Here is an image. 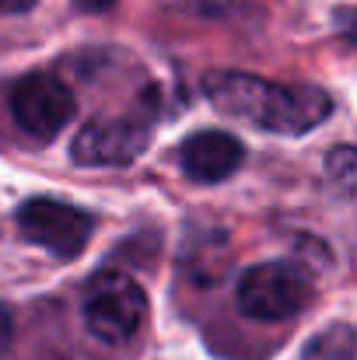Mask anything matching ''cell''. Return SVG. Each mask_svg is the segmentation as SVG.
<instances>
[{
  "label": "cell",
  "mask_w": 357,
  "mask_h": 360,
  "mask_svg": "<svg viewBox=\"0 0 357 360\" xmlns=\"http://www.w3.org/2000/svg\"><path fill=\"white\" fill-rule=\"evenodd\" d=\"M242 161H245L242 140L232 133H221V129L193 133L179 147V165L193 182H221L242 168Z\"/></svg>",
  "instance_id": "52a82bcc"
},
{
  "label": "cell",
  "mask_w": 357,
  "mask_h": 360,
  "mask_svg": "<svg viewBox=\"0 0 357 360\" xmlns=\"http://www.w3.org/2000/svg\"><path fill=\"white\" fill-rule=\"evenodd\" d=\"M308 297V276L287 262H259L238 280V308L256 322L294 319Z\"/></svg>",
  "instance_id": "3957f363"
},
{
  "label": "cell",
  "mask_w": 357,
  "mask_h": 360,
  "mask_svg": "<svg viewBox=\"0 0 357 360\" xmlns=\"http://www.w3.org/2000/svg\"><path fill=\"white\" fill-rule=\"evenodd\" d=\"M81 315L95 340L126 343L137 336V329L144 326V315H147L144 287L119 269H102L84 287Z\"/></svg>",
  "instance_id": "7a4b0ae2"
},
{
  "label": "cell",
  "mask_w": 357,
  "mask_h": 360,
  "mask_svg": "<svg viewBox=\"0 0 357 360\" xmlns=\"http://www.w3.org/2000/svg\"><path fill=\"white\" fill-rule=\"evenodd\" d=\"M39 0H0V14H25L32 11Z\"/></svg>",
  "instance_id": "30bf717a"
},
{
  "label": "cell",
  "mask_w": 357,
  "mask_h": 360,
  "mask_svg": "<svg viewBox=\"0 0 357 360\" xmlns=\"http://www.w3.org/2000/svg\"><path fill=\"white\" fill-rule=\"evenodd\" d=\"M18 228L28 241L53 252L56 259H74L84 252L95 221L81 207H70V203L49 200V196H35L18 210Z\"/></svg>",
  "instance_id": "277c9868"
},
{
  "label": "cell",
  "mask_w": 357,
  "mask_h": 360,
  "mask_svg": "<svg viewBox=\"0 0 357 360\" xmlns=\"http://www.w3.org/2000/svg\"><path fill=\"white\" fill-rule=\"evenodd\" d=\"M151 143V122L144 120H95L74 136L70 158L84 168H119L137 161Z\"/></svg>",
  "instance_id": "8992f818"
},
{
  "label": "cell",
  "mask_w": 357,
  "mask_h": 360,
  "mask_svg": "<svg viewBox=\"0 0 357 360\" xmlns=\"http://www.w3.org/2000/svg\"><path fill=\"white\" fill-rule=\"evenodd\" d=\"M333 25H337V32H340L351 46H357V7H340L337 18H333Z\"/></svg>",
  "instance_id": "ba28073f"
},
{
  "label": "cell",
  "mask_w": 357,
  "mask_h": 360,
  "mask_svg": "<svg viewBox=\"0 0 357 360\" xmlns=\"http://www.w3.org/2000/svg\"><path fill=\"white\" fill-rule=\"evenodd\" d=\"M11 336H14V319H11V308H4V304H0V357L7 354Z\"/></svg>",
  "instance_id": "9c48e42d"
},
{
  "label": "cell",
  "mask_w": 357,
  "mask_h": 360,
  "mask_svg": "<svg viewBox=\"0 0 357 360\" xmlns=\"http://www.w3.org/2000/svg\"><path fill=\"white\" fill-rule=\"evenodd\" d=\"M74 91L53 74H28L11 88L14 122L35 140H53L74 120Z\"/></svg>",
  "instance_id": "5b68a950"
},
{
  "label": "cell",
  "mask_w": 357,
  "mask_h": 360,
  "mask_svg": "<svg viewBox=\"0 0 357 360\" xmlns=\"http://www.w3.org/2000/svg\"><path fill=\"white\" fill-rule=\"evenodd\" d=\"M116 0H74V7L77 11H92V14H99V11H109Z\"/></svg>",
  "instance_id": "8fae6325"
},
{
  "label": "cell",
  "mask_w": 357,
  "mask_h": 360,
  "mask_svg": "<svg viewBox=\"0 0 357 360\" xmlns=\"http://www.w3.org/2000/svg\"><path fill=\"white\" fill-rule=\"evenodd\" d=\"M203 95L225 116L245 120L280 136H301L322 126L326 116L333 112V98L319 88H287L242 70L203 74Z\"/></svg>",
  "instance_id": "6da1fadb"
}]
</instances>
